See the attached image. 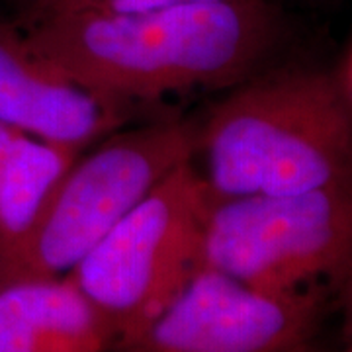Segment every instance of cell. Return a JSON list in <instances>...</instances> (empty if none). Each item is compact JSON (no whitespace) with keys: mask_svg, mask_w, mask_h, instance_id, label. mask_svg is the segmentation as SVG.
Returning a JSON list of instances; mask_svg holds the SVG:
<instances>
[{"mask_svg":"<svg viewBox=\"0 0 352 352\" xmlns=\"http://www.w3.org/2000/svg\"><path fill=\"white\" fill-rule=\"evenodd\" d=\"M18 22L73 78L126 104L245 80L282 34V16L270 0L76 10Z\"/></svg>","mask_w":352,"mask_h":352,"instance_id":"obj_1","label":"cell"},{"mask_svg":"<svg viewBox=\"0 0 352 352\" xmlns=\"http://www.w3.org/2000/svg\"><path fill=\"white\" fill-rule=\"evenodd\" d=\"M196 157L212 200L352 182V102L321 71L256 76L196 129Z\"/></svg>","mask_w":352,"mask_h":352,"instance_id":"obj_2","label":"cell"},{"mask_svg":"<svg viewBox=\"0 0 352 352\" xmlns=\"http://www.w3.org/2000/svg\"><path fill=\"white\" fill-rule=\"evenodd\" d=\"M196 159V129L157 122L116 131L69 166L24 231L0 241V288L59 278L176 166Z\"/></svg>","mask_w":352,"mask_h":352,"instance_id":"obj_3","label":"cell"},{"mask_svg":"<svg viewBox=\"0 0 352 352\" xmlns=\"http://www.w3.org/2000/svg\"><path fill=\"white\" fill-rule=\"evenodd\" d=\"M200 268L272 294H327L352 274V182L212 200Z\"/></svg>","mask_w":352,"mask_h":352,"instance_id":"obj_4","label":"cell"},{"mask_svg":"<svg viewBox=\"0 0 352 352\" xmlns=\"http://www.w3.org/2000/svg\"><path fill=\"white\" fill-rule=\"evenodd\" d=\"M210 204L194 159L182 163L67 274L108 319L116 344L147 325L200 268Z\"/></svg>","mask_w":352,"mask_h":352,"instance_id":"obj_5","label":"cell"},{"mask_svg":"<svg viewBox=\"0 0 352 352\" xmlns=\"http://www.w3.org/2000/svg\"><path fill=\"white\" fill-rule=\"evenodd\" d=\"M327 294H272L198 268L112 352H289L311 340Z\"/></svg>","mask_w":352,"mask_h":352,"instance_id":"obj_6","label":"cell"},{"mask_svg":"<svg viewBox=\"0 0 352 352\" xmlns=\"http://www.w3.org/2000/svg\"><path fill=\"white\" fill-rule=\"evenodd\" d=\"M126 120V102L73 78L32 43L18 20L0 22L2 124L53 145L87 151Z\"/></svg>","mask_w":352,"mask_h":352,"instance_id":"obj_7","label":"cell"},{"mask_svg":"<svg viewBox=\"0 0 352 352\" xmlns=\"http://www.w3.org/2000/svg\"><path fill=\"white\" fill-rule=\"evenodd\" d=\"M116 333L69 276L0 288V352H112Z\"/></svg>","mask_w":352,"mask_h":352,"instance_id":"obj_8","label":"cell"},{"mask_svg":"<svg viewBox=\"0 0 352 352\" xmlns=\"http://www.w3.org/2000/svg\"><path fill=\"white\" fill-rule=\"evenodd\" d=\"M80 153L0 122V241L24 231Z\"/></svg>","mask_w":352,"mask_h":352,"instance_id":"obj_9","label":"cell"},{"mask_svg":"<svg viewBox=\"0 0 352 352\" xmlns=\"http://www.w3.org/2000/svg\"><path fill=\"white\" fill-rule=\"evenodd\" d=\"M214 2H231V0H98L87 10H108V12H145L186 4H214Z\"/></svg>","mask_w":352,"mask_h":352,"instance_id":"obj_10","label":"cell"},{"mask_svg":"<svg viewBox=\"0 0 352 352\" xmlns=\"http://www.w3.org/2000/svg\"><path fill=\"white\" fill-rule=\"evenodd\" d=\"M98 0H32V4L22 10L24 18H38V16H53V14L76 12L94 6Z\"/></svg>","mask_w":352,"mask_h":352,"instance_id":"obj_11","label":"cell"},{"mask_svg":"<svg viewBox=\"0 0 352 352\" xmlns=\"http://www.w3.org/2000/svg\"><path fill=\"white\" fill-rule=\"evenodd\" d=\"M342 302H344V329L349 339H352V274L342 284Z\"/></svg>","mask_w":352,"mask_h":352,"instance_id":"obj_12","label":"cell"},{"mask_svg":"<svg viewBox=\"0 0 352 352\" xmlns=\"http://www.w3.org/2000/svg\"><path fill=\"white\" fill-rule=\"evenodd\" d=\"M289 352H321V351H317L315 346H311V340H309V342H305V344H300V346L292 349Z\"/></svg>","mask_w":352,"mask_h":352,"instance_id":"obj_13","label":"cell"},{"mask_svg":"<svg viewBox=\"0 0 352 352\" xmlns=\"http://www.w3.org/2000/svg\"><path fill=\"white\" fill-rule=\"evenodd\" d=\"M18 2H20V8H22V10H25V8L32 4V0H18Z\"/></svg>","mask_w":352,"mask_h":352,"instance_id":"obj_14","label":"cell"},{"mask_svg":"<svg viewBox=\"0 0 352 352\" xmlns=\"http://www.w3.org/2000/svg\"><path fill=\"white\" fill-rule=\"evenodd\" d=\"M342 352H352V339H349V346H346Z\"/></svg>","mask_w":352,"mask_h":352,"instance_id":"obj_15","label":"cell"}]
</instances>
